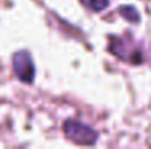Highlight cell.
Wrapping results in <instances>:
<instances>
[{
    "label": "cell",
    "instance_id": "obj_5",
    "mask_svg": "<svg viewBox=\"0 0 151 149\" xmlns=\"http://www.w3.org/2000/svg\"><path fill=\"white\" fill-rule=\"evenodd\" d=\"M111 0H85V5L92 10L93 13H100L109 6Z\"/></svg>",
    "mask_w": 151,
    "mask_h": 149
},
{
    "label": "cell",
    "instance_id": "obj_3",
    "mask_svg": "<svg viewBox=\"0 0 151 149\" xmlns=\"http://www.w3.org/2000/svg\"><path fill=\"white\" fill-rule=\"evenodd\" d=\"M12 67L16 79L24 83H34L35 79V66L31 53L27 50H19L12 58Z\"/></svg>",
    "mask_w": 151,
    "mask_h": 149
},
{
    "label": "cell",
    "instance_id": "obj_1",
    "mask_svg": "<svg viewBox=\"0 0 151 149\" xmlns=\"http://www.w3.org/2000/svg\"><path fill=\"white\" fill-rule=\"evenodd\" d=\"M109 53L121 59V61H127L130 64H142L143 53L142 48L135 43L132 35H122V37H109Z\"/></svg>",
    "mask_w": 151,
    "mask_h": 149
},
{
    "label": "cell",
    "instance_id": "obj_4",
    "mask_svg": "<svg viewBox=\"0 0 151 149\" xmlns=\"http://www.w3.org/2000/svg\"><path fill=\"white\" fill-rule=\"evenodd\" d=\"M119 15L124 18V19L130 21V23H134V24L140 23V13L137 11V8L132 5H121L119 6Z\"/></svg>",
    "mask_w": 151,
    "mask_h": 149
},
{
    "label": "cell",
    "instance_id": "obj_2",
    "mask_svg": "<svg viewBox=\"0 0 151 149\" xmlns=\"http://www.w3.org/2000/svg\"><path fill=\"white\" fill-rule=\"evenodd\" d=\"M63 133L66 138L79 146H93L98 141V132L93 127L76 119H68L63 123Z\"/></svg>",
    "mask_w": 151,
    "mask_h": 149
}]
</instances>
